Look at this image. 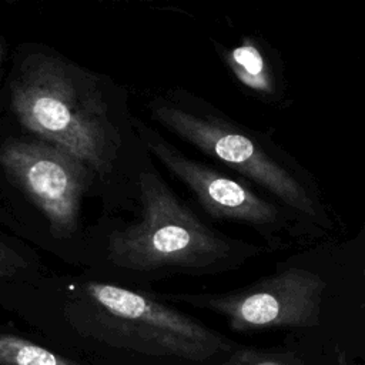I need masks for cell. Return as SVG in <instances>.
Returning <instances> with one entry per match:
<instances>
[{"mask_svg": "<svg viewBox=\"0 0 365 365\" xmlns=\"http://www.w3.org/2000/svg\"><path fill=\"white\" fill-rule=\"evenodd\" d=\"M225 365H305L301 358L291 352L257 349L250 346L237 348Z\"/></svg>", "mask_w": 365, "mask_h": 365, "instance_id": "cell-11", "label": "cell"}, {"mask_svg": "<svg viewBox=\"0 0 365 365\" xmlns=\"http://www.w3.org/2000/svg\"><path fill=\"white\" fill-rule=\"evenodd\" d=\"M9 61H10V51L7 41L4 40L3 34L0 33V111H1V98H3V88L4 81L9 70Z\"/></svg>", "mask_w": 365, "mask_h": 365, "instance_id": "cell-12", "label": "cell"}, {"mask_svg": "<svg viewBox=\"0 0 365 365\" xmlns=\"http://www.w3.org/2000/svg\"><path fill=\"white\" fill-rule=\"evenodd\" d=\"M147 110L155 124L294 212L317 240L335 232L338 220L318 180L271 134L182 87L155 93Z\"/></svg>", "mask_w": 365, "mask_h": 365, "instance_id": "cell-4", "label": "cell"}, {"mask_svg": "<svg viewBox=\"0 0 365 365\" xmlns=\"http://www.w3.org/2000/svg\"><path fill=\"white\" fill-rule=\"evenodd\" d=\"M327 281L317 272L291 267L227 292L167 294L163 299L184 302L224 317L237 332L274 328H314L321 322Z\"/></svg>", "mask_w": 365, "mask_h": 365, "instance_id": "cell-7", "label": "cell"}, {"mask_svg": "<svg viewBox=\"0 0 365 365\" xmlns=\"http://www.w3.org/2000/svg\"><path fill=\"white\" fill-rule=\"evenodd\" d=\"M0 365H80L30 339L0 332Z\"/></svg>", "mask_w": 365, "mask_h": 365, "instance_id": "cell-10", "label": "cell"}, {"mask_svg": "<svg viewBox=\"0 0 365 365\" xmlns=\"http://www.w3.org/2000/svg\"><path fill=\"white\" fill-rule=\"evenodd\" d=\"M134 125L151 157L192 194L208 217L252 230L268 251L317 240L294 212L261 194L254 185L188 157L157 127L138 115Z\"/></svg>", "mask_w": 365, "mask_h": 365, "instance_id": "cell-6", "label": "cell"}, {"mask_svg": "<svg viewBox=\"0 0 365 365\" xmlns=\"http://www.w3.org/2000/svg\"><path fill=\"white\" fill-rule=\"evenodd\" d=\"M58 309L77 332L144 354L204 361L228 352L232 342L163 299L87 272L24 282Z\"/></svg>", "mask_w": 365, "mask_h": 365, "instance_id": "cell-5", "label": "cell"}, {"mask_svg": "<svg viewBox=\"0 0 365 365\" xmlns=\"http://www.w3.org/2000/svg\"><path fill=\"white\" fill-rule=\"evenodd\" d=\"M214 50L232 81L261 104L285 108L291 104L285 61L262 36L242 34L235 44L212 41Z\"/></svg>", "mask_w": 365, "mask_h": 365, "instance_id": "cell-8", "label": "cell"}, {"mask_svg": "<svg viewBox=\"0 0 365 365\" xmlns=\"http://www.w3.org/2000/svg\"><path fill=\"white\" fill-rule=\"evenodd\" d=\"M47 274L40 252L10 232L0 230V289L31 282Z\"/></svg>", "mask_w": 365, "mask_h": 365, "instance_id": "cell-9", "label": "cell"}, {"mask_svg": "<svg viewBox=\"0 0 365 365\" xmlns=\"http://www.w3.org/2000/svg\"><path fill=\"white\" fill-rule=\"evenodd\" d=\"M362 234H365V224H364V227H362V231H361V235Z\"/></svg>", "mask_w": 365, "mask_h": 365, "instance_id": "cell-13", "label": "cell"}, {"mask_svg": "<svg viewBox=\"0 0 365 365\" xmlns=\"http://www.w3.org/2000/svg\"><path fill=\"white\" fill-rule=\"evenodd\" d=\"M364 278H365V269H364Z\"/></svg>", "mask_w": 365, "mask_h": 365, "instance_id": "cell-14", "label": "cell"}, {"mask_svg": "<svg viewBox=\"0 0 365 365\" xmlns=\"http://www.w3.org/2000/svg\"><path fill=\"white\" fill-rule=\"evenodd\" d=\"M0 117L84 163L111 218L138 210V177L154 158L143 144L128 90L54 47L23 41L10 51Z\"/></svg>", "mask_w": 365, "mask_h": 365, "instance_id": "cell-1", "label": "cell"}, {"mask_svg": "<svg viewBox=\"0 0 365 365\" xmlns=\"http://www.w3.org/2000/svg\"><path fill=\"white\" fill-rule=\"evenodd\" d=\"M91 200L114 220L98 178L84 163L0 117V224L11 235L93 271L111 224L86 221Z\"/></svg>", "mask_w": 365, "mask_h": 365, "instance_id": "cell-2", "label": "cell"}, {"mask_svg": "<svg viewBox=\"0 0 365 365\" xmlns=\"http://www.w3.org/2000/svg\"><path fill=\"white\" fill-rule=\"evenodd\" d=\"M265 251L264 245L210 225L151 163L138 177L135 220L113 221L101 258L87 274L120 284L171 275H218L241 268Z\"/></svg>", "mask_w": 365, "mask_h": 365, "instance_id": "cell-3", "label": "cell"}]
</instances>
